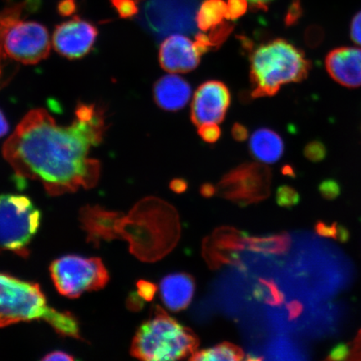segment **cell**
I'll use <instances>...</instances> for the list:
<instances>
[{"label": "cell", "instance_id": "36", "mask_svg": "<svg viewBox=\"0 0 361 361\" xmlns=\"http://www.w3.org/2000/svg\"><path fill=\"white\" fill-rule=\"evenodd\" d=\"M286 308L288 310V319H295L303 312V305L300 301L293 300L287 304Z\"/></svg>", "mask_w": 361, "mask_h": 361}, {"label": "cell", "instance_id": "29", "mask_svg": "<svg viewBox=\"0 0 361 361\" xmlns=\"http://www.w3.org/2000/svg\"><path fill=\"white\" fill-rule=\"evenodd\" d=\"M319 192L327 200H335L341 194V187L335 180H326L319 185Z\"/></svg>", "mask_w": 361, "mask_h": 361}, {"label": "cell", "instance_id": "44", "mask_svg": "<svg viewBox=\"0 0 361 361\" xmlns=\"http://www.w3.org/2000/svg\"><path fill=\"white\" fill-rule=\"evenodd\" d=\"M4 57V52L2 51L1 47H0V87H2V83H3V80H2L3 72H2L1 62H2Z\"/></svg>", "mask_w": 361, "mask_h": 361}, {"label": "cell", "instance_id": "10", "mask_svg": "<svg viewBox=\"0 0 361 361\" xmlns=\"http://www.w3.org/2000/svg\"><path fill=\"white\" fill-rule=\"evenodd\" d=\"M245 238V233L235 228L224 226L216 228L202 240V258L212 270H218L224 265L243 269L245 267L239 252L246 250Z\"/></svg>", "mask_w": 361, "mask_h": 361}, {"label": "cell", "instance_id": "6", "mask_svg": "<svg viewBox=\"0 0 361 361\" xmlns=\"http://www.w3.org/2000/svg\"><path fill=\"white\" fill-rule=\"evenodd\" d=\"M39 6V0H25L0 12V47L4 55L25 65H35L51 52L47 28L25 20V13Z\"/></svg>", "mask_w": 361, "mask_h": 361}, {"label": "cell", "instance_id": "5", "mask_svg": "<svg viewBox=\"0 0 361 361\" xmlns=\"http://www.w3.org/2000/svg\"><path fill=\"white\" fill-rule=\"evenodd\" d=\"M200 344V338L190 328L156 305L150 317L135 332L130 354L142 360H178L192 355Z\"/></svg>", "mask_w": 361, "mask_h": 361}, {"label": "cell", "instance_id": "21", "mask_svg": "<svg viewBox=\"0 0 361 361\" xmlns=\"http://www.w3.org/2000/svg\"><path fill=\"white\" fill-rule=\"evenodd\" d=\"M254 295L257 300L270 306H281L284 302L283 292L271 279H259V286L256 287Z\"/></svg>", "mask_w": 361, "mask_h": 361}, {"label": "cell", "instance_id": "1", "mask_svg": "<svg viewBox=\"0 0 361 361\" xmlns=\"http://www.w3.org/2000/svg\"><path fill=\"white\" fill-rule=\"evenodd\" d=\"M106 130L105 114L94 104L79 103L75 119L58 125L44 109L27 113L3 146V156L20 178L39 180L52 196L92 188L100 161L90 157Z\"/></svg>", "mask_w": 361, "mask_h": 361}, {"label": "cell", "instance_id": "41", "mask_svg": "<svg viewBox=\"0 0 361 361\" xmlns=\"http://www.w3.org/2000/svg\"><path fill=\"white\" fill-rule=\"evenodd\" d=\"M251 6L257 10H267L268 4L273 0H247Z\"/></svg>", "mask_w": 361, "mask_h": 361}, {"label": "cell", "instance_id": "42", "mask_svg": "<svg viewBox=\"0 0 361 361\" xmlns=\"http://www.w3.org/2000/svg\"><path fill=\"white\" fill-rule=\"evenodd\" d=\"M129 307L133 310H140L142 309L143 302L137 295H132L130 298Z\"/></svg>", "mask_w": 361, "mask_h": 361}, {"label": "cell", "instance_id": "27", "mask_svg": "<svg viewBox=\"0 0 361 361\" xmlns=\"http://www.w3.org/2000/svg\"><path fill=\"white\" fill-rule=\"evenodd\" d=\"M198 135L207 143L214 144L219 141L222 135V130L216 123H204L200 126Z\"/></svg>", "mask_w": 361, "mask_h": 361}, {"label": "cell", "instance_id": "7", "mask_svg": "<svg viewBox=\"0 0 361 361\" xmlns=\"http://www.w3.org/2000/svg\"><path fill=\"white\" fill-rule=\"evenodd\" d=\"M39 210L28 197L16 194L0 195V247L23 257L40 224Z\"/></svg>", "mask_w": 361, "mask_h": 361}, {"label": "cell", "instance_id": "12", "mask_svg": "<svg viewBox=\"0 0 361 361\" xmlns=\"http://www.w3.org/2000/svg\"><path fill=\"white\" fill-rule=\"evenodd\" d=\"M97 35L96 27L75 16L56 26L53 35L54 48L69 60H78L92 51Z\"/></svg>", "mask_w": 361, "mask_h": 361}, {"label": "cell", "instance_id": "39", "mask_svg": "<svg viewBox=\"0 0 361 361\" xmlns=\"http://www.w3.org/2000/svg\"><path fill=\"white\" fill-rule=\"evenodd\" d=\"M201 196L205 198H210L216 194V187L210 183H205L201 185L200 188Z\"/></svg>", "mask_w": 361, "mask_h": 361}, {"label": "cell", "instance_id": "15", "mask_svg": "<svg viewBox=\"0 0 361 361\" xmlns=\"http://www.w3.org/2000/svg\"><path fill=\"white\" fill-rule=\"evenodd\" d=\"M159 288L161 299L166 308L180 312L192 303L196 283L190 274L173 273L161 279Z\"/></svg>", "mask_w": 361, "mask_h": 361}, {"label": "cell", "instance_id": "23", "mask_svg": "<svg viewBox=\"0 0 361 361\" xmlns=\"http://www.w3.org/2000/svg\"><path fill=\"white\" fill-rule=\"evenodd\" d=\"M275 200L279 207H284V209H292L300 202V196L295 188L288 186V185H283L278 188Z\"/></svg>", "mask_w": 361, "mask_h": 361}, {"label": "cell", "instance_id": "4", "mask_svg": "<svg viewBox=\"0 0 361 361\" xmlns=\"http://www.w3.org/2000/svg\"><path fill=\"white\" fill-rule=\"evenodd\" d=\"M248 57L252 98L273 97L283 85L305 80L311 69L305 52L283 39L259 45Z\"/></svg>", "mask_w": 361, "mask_h": 361}, {"label": "cell", "instance_id": "22", "mask_svg": "<svg viewBox=\"0 0 361 361\" xmlns=\"http://www.w3.org/2000/svg\"><path fill=\"white\" fill-rule=\"evenodd\" d=\"M315 232L319 235L326 238L336 239L343 243L347 242L350 238V233L344 226L336 223L329 224L324 222H318L315 224Z\"/></svg>", "mask_w": 361, "mask_h": 361}, {"label": "cell", "instance_id": "11", "mask_svg": "<svg viewBox=\"0 0 361 361\" xmlns=\"http://www.w3.org/2000/svg\"><path fill=\"white\" fill-rule=\"evenodd\" d=\"M231 104V94L222 81L209 80L202 83L194 94L191 120L196 126L221 123Z\"/></svg>", "mask_w": 361, "mask_h": 361}, {"label": "cell", "instance_id": "14", "mask_svg": "<svg viewBox=\"0 0 361 361\" xmlns=\"http://www.w3.org/2000/svg\"><path fill=\"white\" fill-rule=\"evenodd\" d=\"M326 70L334 80L348 88L361 87V49L340 47L329 52Z\"/></svg>", "mask_w": 361, "mask_h": 361}, {"label": "cell", "instance_id": "25", "mask_svg": "<svg viewBox=\"0 0 361 361\" xmlns=\"http://www.w3.org/2000/svg\"><path fill=\"white\" fill-rule=\"evenodd\" d=\"M139 1L140 0H111L112 6L123 19H130L137 15Z\"/></svg>", "mask_w": 361, "mask_h": 361}, {"label": "cell", "instance_id": "43", "mask_svg": "<svg viewBox=\"0 0 361 361\" xmlns=\"http://www.w3.org/2000/svg\"><path fill=\"white\" fill-rule=\"evenodd\" d=\"M282 173L284 176H288V177L295 178V170H293V166L290 165H284L281 169Z\"/></svg>", "mask_w": 361, "mask_h": 361}, {"label": "cell", "instance_id": "20", "mask_svg": "<svg viewBox=\"0 0 361 361\" xmlns=\"http://www.w3.org/2000/svg\"><path fill=\"white\" fill-rule=\"evenodd\" d=\"M245 358L240 347L230 342H223L212 348L195 351L189 360L239 361Z\"/></svg>", "mask_w": 361, "mask_h": 361}, {"label": "cell", "instance_id": "24", "mask_svg": "<svg viewBox=\"0 0 361 361\" xmlns=\"http://www.w3.org/2000/svg\"><path fill=\"white\" fill-rule=\"evenodd\" d=\"M234 25L228 22L221 23L220 25L211 29L209 36L213 49H218L221 47L226 40L228 39L229 35L232 34Z\"/></svg>", "mask_w": 361, "mask_h": 361}, {"label": "cell", "instance_id": "35", "mask_svg": "<svg viewBox=\"0 0 361 361\" xmlns=\"http://www.w3.org/2000/svg\"><path fill=\"white\" fill-rule=\"evenodd\" d=\"M57 8L61 16H70L76 11L75 1V0H61Z\"/></svg>", "mask_w": 361, "mask_h": 361}, {"label": "cell", "instance_id": "26", "mask_svg": "<svg viewBox=\"0 0 361 361\" xmlns=\"http://www.w3.org/2000/svg\"><path fill=\"white\" fill-rule=\"evenodd\" d=\"M326 146L322 142L313 141L307 144L304 149V155L310 161L319 162L326 156Z\"/></svg>", "mask_w": 361, "mask_h": 361}, {"label": "cell", "instance_id": "17", "mask_svg": "<svg viewBox=\"0 0 361 361\" xmlns=\"http://www.w3.org/2000/svg\"><path fill=\"white\" fill-rule=\"evenodd\" d=\"M250 152L256 160L265 164H273L283 157L284 143L275 130L259 128L250 137Z\"/></svg>", "mask_w": 361, "mask_h": 361}, {"label": "cell", "instance_id": "40", "mask_svg": "<svg viewBox=\"0 0 361 361\" xmlns=\"http://www.w3.org/2000/svg\"><path fill=\"white\" fill-rule=\"evenodd\" d=\"M8 130H10V126H8V121L4 116V113L0 110V138L6 135Z\"/></svg>", "mask_w": 361, "mask_h": 361}, {"label": "cell", "instance_id": "13", "mask_svg": "<svg viewBox=\"0 0 361 361\" xmlns=\"http://www.w3.org/2000/svg\"><path fill=\"white\" fill-rule=\"evenodd\" d=\"M200 57L195 44L184 35H171L160 47V65L170 73H188L195 70L200 64Z\"/></svg>", "mask_w": 361, "mask_h": 361}, {"label": "cell", "instance_id": "37", "mask_svg": "<svg viewBox=\"0 0 361 361\" xmlns=\"http://www.w3.org/2000/svg\"><path fill=\"white\" fill-rule=\"evenodd\" d=\"M169 188L175 193L182 194L188 190V182L182 178H174L171 180Z\"/></svg>", "mask_w": 361, "mask_h": 361}, {"label": "cell", "instance_id": "19", "mask_svg": "<svg viewBox=\"0 0 361 361\" xmlns=\"http://www.w3.org/2000/svg\"><path fill=\"white\" fill-rule=\"evenodd\" d=\"M227 18V2L224 0H204L196 15L198 28L207 31L219 25Z\"/></svg>", "mask_w": 361, "mask_h": 361}, {"label": "cell", "instance_id": "31", "mask_svg": "<svg viewBox=\"0 0 361 361\" xmlns=\"http://www.w3.org/2000/svg\"><path fill=\"white\" fill-rule=\"evenodd\" d=\"M137 288L139 295L147 301H152L154 299L157 290L156 284L149 281H140L137 283Z\"/></svg>", "mask_w": 361, "mask_h": 361}, {"label": "cell", "instance_id": "16", "mask_svg": "<svg viewBox=\"0 0 361 361\" xmlns=\"http://www.w3.org/2000/svg\"><path fill=\"white\" fill-rule=\"evenodd\" d=\"M153 96L161 109L178 111L188 105L192 96V88L190 84L180 76L166 75L155 83Z\"/></svg>", "mask_w": 361, "mask_h": 361}, {"label": "cell", "instance_id": "9", "mask_svg": "<svg viewBox=\"0 0 361 361\" xmlns=\"http://www.w3.org/2000/svg\"><path fill=\"white\" fill-rule=\"evenodd\" d=\"M272 171L259 162H245L229 171L216 186V194L242 207L267 200Z\"/></svg>", "mask_w": 361, "mask_h": 361}, {"label": "cell", "instance_id": "32", "mask_svg": "<svg viewBox=\"0 0 361 361\" xmlns=\"http://www.w3.org/2000/svg\"><path fill=\"white\" fill-rule=\"evenodd\" d=\"M198 54L202 56L206 53L213 49L209 36L205 34L200 33L195 36V42H194Z\"/></svg>", "mask_w": 361, "mask_h": 361}, {"label": "cell", "instance_id": "28", "mask_svg": "<svg viewBox=\"0 0 361 361\" xmlns=\"http://www.w3.org/2000/svg\"><path fill=\"white\" fill-rule=\"evenodd\" d=\"M247 0H228L227 20H237L245 16L247 11Z\"/></svg>", "mask_w": 361, "mask_h": 361}, {"label": "cell", "instance_id": "30", "mask_svg": "<svg viewBox=\"0 0 361 361\" xmlns=\"http://www.w3.org/2000/svg\"><path fill=\"white\" fill-rule=\"evenodd\" d=\"M350 347L346 344H338L329 352L327 360H345L350 359Z\"/></svg>", "mask_w": 361, "mask_h": 361}, {"label": "cell", "instance_id": "2", "mask_svg": "<svg viewBox=\"0 0 361 361\" xmlns=\"http://www.w3.org/2000/svg\"><path fill=\"white\" fill-rule=\"evenodd\" d=\"M123 221L121 233L130 242V252L142 261L164 259L180 240L182 228L178 211L160 198H144Z\"/></svg>", "mask_w": 361, "mask_h": 361}, {"label": "cell", "instance_id": "18", "mask_svg": "<svg viewBox=\"0 0 361 361\" xmlns=\"http://www.w3.org/2000/svg\"><path fill=\"white\" fill-rule=\"evenodd\" d=\"M246 250L265 255H286L291 247V238L287 233L273 235L245 238Z\"/></svg>", "mask_w": 361, "mask_h": 361}, {"label": "cell", "instance_id": "38", "mask_svg": "<svg viewBox=\"0 0 361 361\" xmlns=\"http://www.w3.org/2000/svg\"><path fill=\"white\" fill-rule=\"evenodd\" d=\"M43 360H73V356L63 351H55L45 355Z\"/></svg>", "mask_w": 361, "mask_h": 361}, {"label": "cell", "instance_id": "34", "mask_svg": "<svg viewBox=\"0 0 361 361\" xmlns=\"http://www.w3.org/2000/svg\"><path fill=\"white\" fill-rule=\"evenodd\" d=\"M232 137L236 142H243L248 138V130L245 125L234 123L231 130Z\"/></svg>", "mask_w": 361, "mask_h": 361}, {"label": "cell", "instance_id": "3", "mask_svg": "<svg viewBox=\"0 0 361 361\" xmlns=\"http://www.w3.org/2000/svg\"><path fill=\"white\" fill-rule=\"evenodd\" d=\"M33 320H44L61 336L80 338L74 316L49 307L37 283L0 274V328Z\"/></svg>", "mask_w": 361, "mask_h": 361}, {"label": "cell", "instance_id": "8", "mask_svg": "<svg viewBox=\"0 0 361 361\" xmlns=\"http://www.w3.org/2000/svg\"><path fill=\"white\" fill-rule=\"evenodd\" d=\"M59 293L68 298H78L87 291L101 290L109 281L101 259L75 255L61 257L49 268Z\"/></svg>", "mask_w": 361, "mask_h": 361}, {"label": "cell", "instance_id": "33", "mask_svg": "<svg viewBox=\"0 0 361 361\" xmlns=\"http://www.w3.org/2000/svg\"><path fill=\"white\" fill-rule=\"evenodd\" d=\"M350 37L355 44L361 47V11L352 19L350 24Z\"/></svg>", "mask_w": 361, "mask_h": 361}, {"label": "cell", "instance_id": "45", "mask_svg": "<svg viewBox=\"0 0 361 361\" xmlns=\"http://www.w3.org/2000/svg\"><path fill=\"white\" fill-rule=\"evenodd\" d=\"M245 360H250V361H258V360H263L264 357H263V356H257V355H255L252 354H248L247 355V357Z\"/></svg>", "mask_w": 361, "mask_h": 361}]
</instances>
